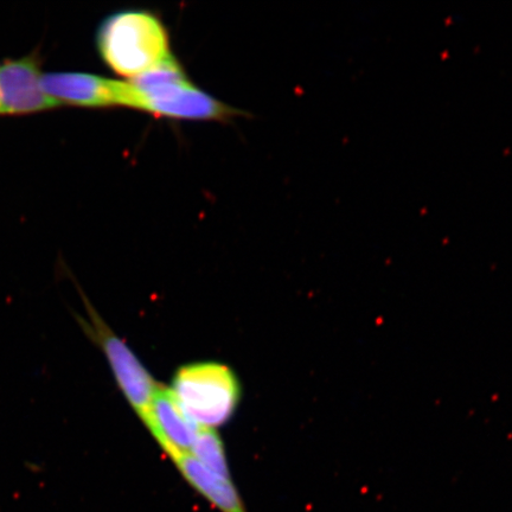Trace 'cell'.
<instances>
[{
    "label": "cell",
    "mask_w": 512,
    "mask_h": 512,
    "mask_svg": "<svg viewBox=\"0 0 512 512\" xmlns=\"http://www.w3.org/2000/svg\"><path fill=\"white\" fill-rule=\"evenodd\" d=\"M95 46L114 74L130 80L174 59L162 18L144 9L113 12L99 25Z\"/></svg>",
    "instance_id": "obj_1"
},
{
    "label": "cell",
    "mask_w": 512,
    "mask_h": 512,
    "mask_svg": "<svg viewBox=\"0 0 512 512\" xmlns=\"http://www.w3.org/2000/svg\"><path fill=\"white\" fill-rule=\"evenodd\" d=\"M128 83L132 110L156 118L228 121L239 113L196 86L176 57Z\"/></svg>",
    "instance_id": "obj_2"
},
{
    "label": "cell",
    "mask_w": 512,
    "mask_h": 512,
    "mask_svg": "<svg viewBox=\"0 0 512 512\" xmlns=\"http://www.w3.org/2000/svg\"><path fill=\"white\" fill-rule=\"evenodd\" d=\"M170 390L184 413L196 425L210 430L227 424L241 399L238 376L217 362H197L179 368Z\"/></svg>",
    "instance_id": "obj_3"
},
{
    "label": "cell",
    "mask_w": 512,
    "mask_h": 512,
    "mask_svg": "<svg viewBox=\"0 0 512 512\" xmlns=\"http://www.w3.org/2000/svg\"><path fill=\"white\" fill-rule=\"evenodd\" d=\"M85 303L89 317L85 330L104 351L121 392L144 424L160 384L153 380L149 371L123 339L108 328L94 311L91 303L87 300Z\"/></svg>",
    "instance_id": "obj_4"
},
{
    "label": "cell",
    "mask_w": 512,
    "mask_h": 512,
    "mask_svg": "<svg viewBox=\"0 0 512 512\" xmlns=\"http://www.w3.org/2000/svg\"><path fill=\"white\" fill-rule=\"evenodd\" d=\"M42 60L37 53L0 62V117H21L62 106L42 86Z\"/></svg>",
    "instance_id": "obj_5"
},
{
    "label": "cell",
    "mask_w": 512,
    "mask_h": 512,
    "mask_svg": "<svg viewBox=\"0 0 512 512\" xmlns=\"http://www.w3.org/2000/svg\"><path fill=\"white\" fill-rule=\"evenodd\" d=\"M44 91L64 106L92 108H131V88L127 81L81 72L44 73Z\"/></svg>",
    "instance_id": "obj_6"
},
{
    "label": "cell",
    "mask_w": 512,
    "mask_h": 512,
    "mask_svg": "<svg viewBox=\"0 0 512 512\" xmlns=\"http://www.w3.org/2000/svg\"><path fill=\"white\" fill-rule=\"evenodd\" d=\"M144 425L168 457L176 452L190 453L201 430L178 405L170 388L162 384L153 398Z\"/></svg>",
    "instance_id": "obj_7"
},
{
    "label": "cell",
    "mask_w": 512,
    "mask_h": 512,
    "mask_svg": "<svg viewBox=\"0 0 512 512\" xmlns=\"http://www.w3.org/2000/svg\"><path fill=\"white\" fill-rule=\"evenodd\" d=\"M169 458L192 489L220 512H247L232 478H226L207 469L190 453L176 452Z\"/></svg>",
    "instance_id": "obj_8"
},
{
    "label": "cell",
    "mask_w": 512,
    "mask_h": 512,
    "mask_svg": "<svg viewBox=\"0 0 512 512\" xmlns=\"http://www.w3.org/2000/svg\"><path fill=\"white\" fill-rule=\"evenodd\" d=\"M190 454L197 462L217 473V475L232 478L230 477L226 450H224V445L216 430L201 428L194 445L191 447Z\"/></svg>",
    "instance_id": "obj_9"
}]
</instances>
